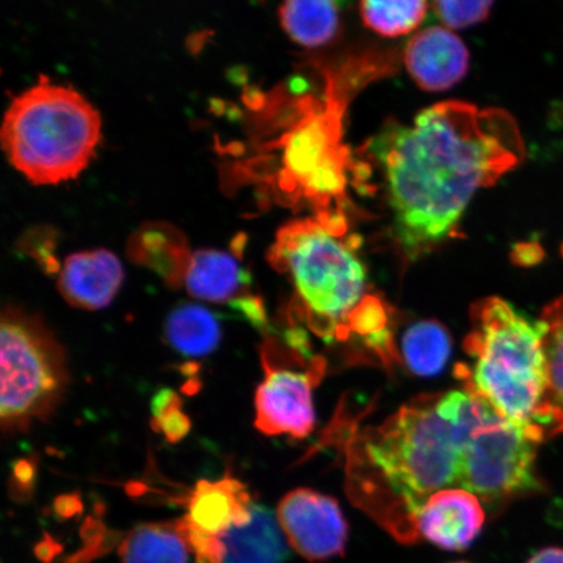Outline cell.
Instances as JSON below:
<instances>
[{
	"mask_svg": "<svg viewBox=\"0 0 563 563\" xmlns=\"http://www.w3.org/2000/svg\"><path fill=\"white\" fill-rule=\"evenodd\" d=\"M369 150L382 167L394 231L412 257L446 239L478 189L525 158L509 112L461 101L434 104L408 125H386Z\"/></svg>",
	"mask_w": 563,
	"mask_h": 563,
	"instance_id": "6da1fadb",
	"label": "cell"
},
{
	"mask_svg": "<svg viewBox=\"0 0 563 563\" xmlns=\"http://www.w3.org/2000/svg\"><path fill=\"white\" fill-rule=\"evenodd\" d=\"M481 405L466 390L419 397L358 440L350 457L354 499L402 543L419 539L427 499L457 485L463 441Z\"/></svg>",
	"mask_w": 563,
	"mask_h": 563,
	"instance_id": "7a4b0ae2",
	"label": "cell"
},
{
	"mask_svg": "<svg viewBox=\"0 0 563 563\" xmlns=\"http://www.w3.org/2000/svg\"><path fill=\"white\" fill-rule=\"evenodd\" d=\"M463 347L468 364L455 375L473 394L528 439L543 443L563 433L551 402L543 329L508 301L487 298L471 308Z\"/></svg>",
	"mask_w": 563,
	"mask_h": 563,
	"instance_id": "3957f363",
	"label": "cell"
},
{
	"mask_svg": "<svg viewBox=\"0 0 563 563\" xmlns=\"http://www.w3.org/2000/svg\"><path fill=\"white\" fill-rule=\"evenodd\" d=\"M101 117L74 88L41 76L13 97L3 119V151L11 165L34 185L76 178L95 156Z\"/></svg>",
	"mask_w": 563,
	"mask_h": 563,
	"instance_id": "277c9868",
	"label": "cell"
},
{
	"mask_svg": "<svg viewBox=\"0 0 563 563\" xmlns=\"http://www.w3.org/2000/svg\"><path fill=\"white\" fill-rule=\"evenodd\" d=\"M319 218L287 223L269 251L274 269L291 277L308 325L327 340H346L350 319L368 297L367 272L354 251Z\"/></svg>",
	"mask_w": 563,
	"mask_h": 563,
	"instance_id": "5b68a950",
	"label": "cell"
},
{
	"mask_svg": "<svg viewBox=\"0 0 563 563\" xmlns=\"http://www.w3.org/2000/svg\"><path fill=\"white\" fill-rule=\"evenodd\" d=\"M67 383L65 355L38 317L15 307L2 314V394L4 431L16 432L51 415Z\"/></svg>",
	"mask_w": 563,
	"mask_h": 563,
	"instance_id": "8992f818",
	"label": "cell"
},
{
	"mask_svg": "<svg viewBox=\"0 0 563 563\" xmlns=\"http://www.w3.org/2000/svg\"><path fill=\"white\" fill-rule=\"evenodd\" d=\"M481 402L463 441L456 487L493 506L544 492L537 467L539 443Z\"/></svg>",
	"mask_w": 563,
	"mask_h": 563,
	"instance_id": "52a82bcc",
	"label": "cell"
},
{
	"mask_svg": "<svg viewBox=\"0 0 563 563\" xmlns=\"http://www.w3.org/2000/svg\"><path fill=\"white\" fill-rule=\"evenodd\" d=\"M285 342L290 356L282 355L276 338L263 349L265 379L256 391V420L266 435L288 434L306 439L314 428L313 387L321 382L325 362L308 354L299 330L288 332Z\"/></svg>",
	"mask_w": 563,
	"mask_h": 563,
	"instance_id": "ba28073f",
	"label": "cell"
},
{
	"mask_svg": "<svg viewBox=\"0 0 563 563\" xmlns=\"http://www.w3.org/2000/svg\"><path fill=\"white\" fill-rule=\"evenodd\" d=\"M312 114L287 133L282 144L279 185L286 192L329 203L340 199L346 183V151L340 144L341 112Z\"/></svg>",
	"mask_w": 563,
	"mask_h": 563,
	"instance_id": "9c48e42d",
	"label": "cell"
},
{
	"mask_svg": "<svg viewBox=\"0 0 563 563\" xmlns=\"http://www.w3.org/2000/svg\"><path fill=\"white\" fill-rule=\"evenodd\" d=\"M277 517L288 543L306 560L327 562L344 553L349 526L334 498L292 490L282 499Z\"/></svg>",
	"mask_w": 563,
	"mask_h": 563,
	"instance_id": "30bf717a",
	"label": "cell"
},
{
	"mask_svg": "<svg viewBox=\"0 0 563 563\" xmlns=\"http://www.w3.org/2000/svg\"><path fill=\"white\" fill-rule=\"evenodd\" d=\"M482 501L462 488L434 493L418 512L417 528L422 537L443 551H466L483 530Z\"/></svg>",
	"mask_w": 563,
	"mask_h": 563,
	"instance_id": "8fae6325",
	"label": "cell"
},
{
	"mask_svg": "<svg viewBox=\"0 0 563 563\" xmlns=\"http://www.w3.org/2000/svg\"><path fill=\"white\" fill-rule=\"evenodd\" d=\"M405 63L421 89L442 91L466 76L470 53L456 34L441 26L428 27L408 42Z\"/></svg>",
	"mask_w": 563,
	"mask_h": 563,
	"instance_id": "7c38bea8",
	"label": "cell"
},
{
	"mask_svg": "<svg viewBox=\"0 0 563 563\" xmlns=\"http://www.w3.org/2000/svg\"><path fill=\"white\" fill-rule=\"evenodd\" d=\"M123 279V266L114 253L91 250L73 253L65 260L58 288L70 306L98 311L114 300Z\"/></svg>",
	"mask_w": 563,
	"mask_h": 563,
	"instance_id": "4fadbf2b",
	"label": "cell"
},
{
	"mask_svg": "<svg viewBox=\"0 0 563 563\" xmlns=\"http://www.w3.org/2000/svg\"><path fill=\"white\" fill-rule=\"evenodd\" d=\"M252 499L238 478L197 483L188 498V514L183 520L192 530L221 537L231 527L249 522Z\"/></svg>",
	"mask_w": 563,
	"mask_h": 563,
	"instance_id": "5bb4252c",
	"label": "cell"
},
{
	"mask_svg": "<svg viewBox=\"0 0 563 563\" xmlns=\"http://www.w3.org/2000/svg\"><path fill=\"white\" fill-rule=\"evenodd\" d=\"M218 540L221 563H285L290 559L278 517L264 505L253 504L249 522L231 527Z\"/></svg>",
	"mask_w": 563,
	"mask_h": 563,
	"instance_id": "9a60e30c",
	"label": "cell"
},
{
	"mask_svg": "<svg viewBox=\"0 0 563 563\" xmlns=\"http://www.w3.org/2000/svg\"><path fill=\"white\" fill-rule=\"evenodd\" d=\"M185 285L196 299L229 306L251 294L250 273L230 253L217 250L192 253Z\"/></svg>",
	"mask_w": 563,
	"mask_h": 563,
	"instance_id": "2e32d148",
	"label": "cell"
},
{
	"mask_svg": "<svg viewBox=\"0 0 563 563\" xmlns=\"http://www.w3.org/2000/svg\"><path fill=\"white\" fill-rule=\"evenodd\" d=\"M130 255L156 271L168 285L185 284L192 253L180 232L168 224H146L130 241Z\"/></svg>",
	"mask_w": 563,
	"mask_h": 563,
	"instance_id": "e0dca14e",
	"label": "cell"
},
{
	"mask_svg": "<svg viewBox=\"0 0 563 563\" xmlns=\"http://www.w3.org/2000/svg\"><path fill=\"white\" fill-rule=\"evenodd\" d=\"M188 545L180 522L141 525L124 539L119 554L123 563H188Z\"/></svg>",
	"mask_w": 563,
	"mask_h": 563,
	"instance_id": "ac0fdd59",
	"label": "cell"
},
{
	"mask_svg": "<svg viewBox=\"0 0 563 563\" xmlns=\"http://www.w3.org/2000/svg\"><path fill=\"white\" fill-rule=\"evenodd\" d=\"M165 334L168 344L180 355L202 357L220 344L221 322L206 307L181 305L168 314Z\"/></svg>",
	"mask_w": 563,
	"mask_h": 563,
	"instance_id": "d6986e66",
	"label": "cell"
},
{
	"mask_svg": "<svg viewBox=\"0 0 563 563\" xmlns=\"http://www.w3.org/2000/svg\"><path fill=\"white\" fill-rule=\"evenodd\" d=\"M282 26L298 44L317 47L328 44L335 37L340 26V10L334 2L317 0H292L280 5Z\"/></svg>",
	"mask_w": 563,
	"mask_h": 563,
	"instance_id": "ffe728a7",
	"label": "cell"
},
{
	"mask_svg": "<svg viewBox=\"0 0 563 563\" xmlns=\"http://www.w3.org/2000/svg\"><path fill=\"white\" fill-rule=\"evenodd\" d=\"M452 354L448 330L435 321H420L407 329L402 356L408 368L418 376H435L445 368Z\"/></svg>",
	"mask_w": 563,
	"mask_h": 563,
	"instance_id": "44dd1931",
	"label": "cell"
},
{
	"mask_svg": "<svg viewBox=\"0 0 563 563\" xmlns=\"http://www.w3.org/2000/svg\"><path fill=\"white\" fill-rule=\"evenodd\" d=\"M428 4L421 0L415 2H363L361 13L369 30L385 37H398L410 33L427 16Z\"/></svg>",
	"mask_w": 563,
	"mask_h": 563,
	"instance_id": "7402d4cb",
	"label": "cell"
},
{
	"mask_svg": "<svg viewBox=\"0 0 563 563\" xmlns=\"http://www.w3.org/2000/svg\"><path fill=\"white\" fill-rule=\"evenodd\" d=\"M551 402L563 420V295L541 312Z\"/></svg>",
	"mask_w": 563,
	"mask_h": 563,
	"instance_id": "603a6c76",
	"label": "cell"
},
{
	"mask_svg": "<svg viewBox=\"0 0 563 563\" xmlns=\"http://www.w3.org/2000/svg\"><path fill=\"white\" fill-rule=\"evenodd\" d=\"M153 427L164 433L170 442L186 438L191 429V421L181 411V400L173 390H162L153 399Z\"/></svg>",
	"mask_w": 563,
	"mask_h": 563,
	"instance_id": "cb8c5ba5",
	"label": "cell"
},
{
	"mask_svg": "<svg viewBox=\"0 0 563 563\" xmlns=\"http://www.w3.org/2000/svg\"><path fill=\"white\" fill-rule=\"evenodd\" d=\"M492 5V2L433 3L434 11L442 23L453 27V30H463V27L482 23V21L488 18Z\"/></svg>",
	"mask_w": 563,
	"mask_h": 563,
	"instance_id": "d4e9b609",
	"label": "cell"
},
{
	"mask_svg": "<svg viewBox=\"0 0 563 563\" xmlns=\"http://www.w3.org/2000/svg\"><path fill=\"white\" fill-rule=\"evenodd\" d=\"M230 307L262 332L269 330L264 302L257 295H245V297L231 302Z\"/></svg>",
	"mask_w": 563,
	"mask_h": 563,
	"instance_id": "484cf974",
	"label": "cell"
},
{
	"mask_svg": "<svg viewBox=\"0 0 563 563\" xmlns=\"http://www.w3.org/2000/svg\"><path fill=\"white\" fill-rule=\"evenodd\" d=\"M512 262L520 266H533L544 258V250L538 243H519L512 251Z\"/></svg>",
	"mask_w": 563,
	"mask_h": 563,
	"instance_id": "4316f807",
	"label": "cell"
},
{
	"mask_svg": "<svg viewBox=\"0 0 563 563\" xmlns=\"http://www.w3.org/2000/svg\"><path fill=\"white\" fill-rule=\"evenodd\" d=\"M526 563H563V548L548 547L534 553Z\"/></svg>",
	"mask_w": 563,
	"mask_h": 563,
	"instance_id": "83f0119b",
	"label": "cell"
},
{
	"mask_svg": "<svg viewBox=\"0 0 563 563\" xmlns=\"http://www.w3.org/2000/svg\"><path fill=\"white\" fill-rule=\"evenodd\" d=\"M561 253H562V256H563V243H562V246H561Z\"/></svg>",
	"mask_w": 563,
	"mask_h": 563,
	"instance_id": "f1b7e54d",
	"label": "cell"
},
{
	"mask_svg": "<svg viewBox=\"0 0 563 563\" xmlns=\"http://www.w3.org/2000/svg\"><path fill=\"white\" fill-rule=\"evenodd\" d=\"M453 563H467V562H453Z\"/></svg>",
	"mask_w": 563,
	"mask_h": 563,
	"instance_id": "f546056e",
	"label": "cell"
}]
</instances>
